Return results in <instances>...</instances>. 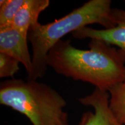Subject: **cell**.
Wrapping results in <instances>:
<instances>
[{"label":"cell","mask_w":125,"mask_h":125,"mask_svg":"<svg viewBox=\"0 0 125 125\" xmlns=\"http://www.w3.org/2000/svg\"><path fill=\"white\" fill-rule=\"evenodd\" d=\"M115 26L108 29H95L85 27L72 33L75 38L102 40L111 45H115L125 61V10L113 8Z\"/></svg>","instance_id":"cell-5"},{"label":"cell","mask_w":125,"mask_h":125,"mask_svg":"<svg viewBox=\"0 0 125 125\" xmlns=\"http://www.w3.org/2000/svg\"><path fill=\"white\" fill-rule=\"evenodd\" d=\"M89 49L75 48L71 40H60L47 55V64L57 74L88 82L108 92L125 78V61L118 49L92 39Z\"/></svg>","instance_id":"cell-1"},{"label":"cell","mask_w":125,"mask_h":125,"mask_svg":"<svg viewBox=\"0 0 125 125\" xmlns=\"http://www.w3.org/2000/svg\"><path fill=\"white\" fill-rule=\"evenodd\" d=\"M0 104L25 115L32 125H69L66 101L44 83L18 79L1 82Z\"/></svg>","instance_id":"cell-3"},{"label":"cell","mask_w":125,"mask_h":125,"mask_svg":"<svg viewBox=\"0 0 125 125\" xmlns=\"http://www.w3.org/2000/svg\"><path fill=\"white\" fill-rule=\"evenodd\" d=\"M111 0H90L67 15L46 24L40 23L29 31L28 40L32 46V70L28 80L37 81L47 70V55L50 50L69 33L88 25L98 24L106 29L115 26Z\"/></svg>","instance_id":"cell-2"},{"label":"cell","mask_w":125,"mask_h":125,"mask_svg":"<svg viewBox=\"0 0 125 125\" xmlns=\"http://www.w3.org/2000/svg\"><path fill=\"white\" fill-rule=\"evenodd\" d=\"M27 40V37L12 25L0 26V53L18 60L24 65L29 75L32 72V62Z\"/></svg>","instance_id":"cell-6"},{"label":"cell","mask_w":125,"mask_h":125,"mask_svg":"<svg viewBox=\"0 0 125 125\" xmlns=\"http://www.w3.org/2000/svg\"><path fill=\"white\" fill-rule=\"evenodd\" d=\"M49 5V0H25L14 18L12 26L28 37L30 29L38 24L41 13Z\"/></svg>","instance_id":"cell-7"},{"label":"cell","mask_w":125,"mask_h":125,"mask_svg":"<svg viewBox=\"0 0 125 125\" xmlns=\"http://www.w3.org/2000/svg\"><path fill=\"white\" fill-rule=\"evenodd\" d=\"M83 105L90 106L94 112L82 114L78 125H122L114 115L109 105V94L95 87L91 94L79 98Z\"/></svg>","instance_id":"cell-4"},{"label":"cell","mask_w":125,"mask_h":125,"mask_svg":"<svg viewBox=\"0 0 125 125\" xmlns=\"http://www.w3.org/2000/svg\"><path fill=\"white\" fill-rule=\"evenodd\" d=\"M25 0H1L0 26L12 25L14 18Z\"/></svg>","instance_id":"cell-9"},{"label":"cell","mask_w":125,"mask_h":125,"mask_svg":"<svg viewBox=\"0 0 125 125\" xmlns=\"http://www.w3.org/2000/svg\"><path fill=\"white\" fill-rule=\"evenodd\" d=\"M19 63L11 56L0 53V78L13 77L19 70Z\"/></svg>","instance_id":"cell-10"},{"label":"cell","mask_w":125,"mask_h":125,"mask_svg":"<svg viewBox=\"0 0 125 125\" xmlns=\"http://www.w3.org/2000/svg\"><path fill=\"white\" fill-rule=\"evenodd\" d=\"M108 92L109 108L117 121L125 125V78Z\"/></svg>","instance_id":"cell-8"}]
</instances>
